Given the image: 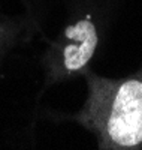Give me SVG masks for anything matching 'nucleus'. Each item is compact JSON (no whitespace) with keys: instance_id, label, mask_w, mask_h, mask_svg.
Returning a JSON list of instances; mask_svg holds the SVG:
<instances>
[{"instance_id":"1","label":"nucleus","mask_w":142,"mask_h":150,"mask_svg":"<svg viewBox=\"0 0 142 150\" xmlns=\"http://www.w3.org/2000/svg\"><path fill=\"white\" fill-rule=\"evenodd\" d=\"M93 111L100 134L115 147L142 143V81H100L93 89Z\"/></svg>"},{"instance_id":"2","label":"nucleus","mask_w":142,"mask_h":150,"mask_svg":"<svg viewBox=\"0 0 142 150\" xmlns=\"http://www.w3.org/2000/svg\"><path fill=\"white\" fill-rule=\"evenodd\" d=\"M66 36L73 42L64 48V66L69 71L81 69L94 54L97 45L96 27L90 20H81L66 29Z\"/></svg>"}]
</instances>
